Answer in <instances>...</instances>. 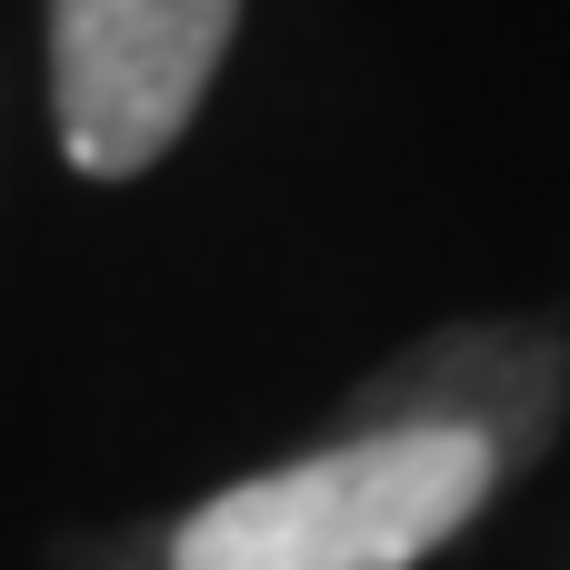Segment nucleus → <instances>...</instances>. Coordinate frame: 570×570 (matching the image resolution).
Segmentation results:
<instances>
[{"mask_svg": "<svg viewBox=\"0 0 570 570\" xmlns=\"http://www.w3.org/2000/svg\"><path fill=\"white\" fill-rule=\"evenodd\" d=\"M230 30L240 0H50V110L70 170H150L190 130Z\"/></svg>", "mask_w": 570, "mask_h": 570, "instance_id": "2", "label": "nucleus"}, {"mask_svg": "<svg viewBox=\"0 0 570 570\" xmlns=\"http://www.w3.org/2000/svg\"><path fill=\"white\" fill-rule=\"evenodd\" d=\"M491 491L501 461L471 431H351L210 491L170 531V570H421L491 511Z\"/></svg>", "mask_w": 570, "mask_h": 570, "instance_id": "1", "label": "nucleus"}, {"mask_svg": "<svg viewBox=\"0 0 570 570\" xmlns=\"http://www.w3.org/2000/svg\"><path fill=\"white\" fill-rule=\"evenodd\" d=\"M361 431H471L501 481L531 471L561 441L570 411V341L541 321H481V331H441L411 361H391L381 381H361Z\"/></svg>", "mask_w": 570, "mask_h": 570, "instance_id": "3", "label": "nucleus"}]
</instances>
